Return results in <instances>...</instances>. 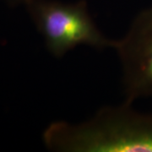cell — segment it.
<instances>
[{"mask_svg": "<svg viewBox=\"0 0 152 152\" xmlns=\"http://www.w3.org/2000/svg\"><path fill=\"white\" fill-rule=\"evenodd\" d=\"M131 105L103 107L78 124L54 122L44 131V143L60 152H152V114Z\"/></svg>", "mask_w": 152, "mask_h": 152, "instance_id": "cell-1", "label": "cell"}, {"mask_svg": "<svg viewBox=\"0 0 152 152\" xmlns=\"http://www.w3.org/2000/svg\"><path fill=\"white\" fill-rule=\"evenodd\" d=\"M25 5L52 54L61 58L80 45L113 48L91 16L86 3L64 4L52 0H27Z\"/></svg>", "mask_w": 152, "mask_h": 152, "instance_id": "cell-2", "label": "cell"}, {"mask_svg": "<svg viewBox=\"0 0 152 152\" xmlns=\"http://www.w3.org/2000/svg\"><path fill=\"white\" fill-rule=\"evenodd\" d=\"M123 69L125 102L152 96V7L140 12L113 48Z\"/></svg>", "mask_w": 152, "mask_h": 152, "instance_id": "cell-3", "label": "cell"}, {"mask_svg": "<svg viewBox=\"0 0 152 152\" xmlns=\"http://www.w3.org/2000/svg\"><path fill=\"white\" fill-rule=\"evenodd\" d=\"M6 1L12 5H16V4H25L27 0H6Z\"/></svg>", "mask_w": 152, "mask_h": 152, "instance_id": "cell-4", "label": "cell"}]
</instances>
